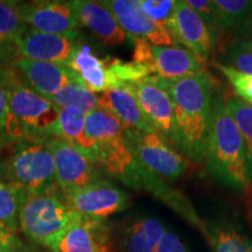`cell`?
I'll use <instances>...</instances> for the list:
<instances>
[{
	"label": "cell",
	"instance_id": "28",
	"mask_svg": "<svg viewBox=\"0 0 252 252\" xmlns=\"http://www.w3.org/2000/svg\"><path fill=\"white\" fill-rule=\"evenodd\" d=\"M214 65L224 75L229 83L231 84L232 89L237 94L238 98L252 105V75L237 71L220 62H215Z\"/></svg>",
	"mask_w": 252,
	"mask_h": 252
},
{
	"label": "cell",
	"instance_id": "16",
	"mask_svg": "<svg viewBox=\"0 0 252 252\" xmlns=\"http://www.w3.org/2000/svg\"><path fill=\"white\" fill-rule=\"evenodd\" d=\"M15 70L24 78V82L41 96L48 97L59 93L72 82H81L80 78L67 65L60 63L33 61L19 58L13 63Z\"/></svg>",
	"mask_w": 252,
	"mask_h": 252
},
{
	"label": "cell",
	"instance_id": "10",
	"mask_svg": "<svg viewBox=\"0 0 252 252\" xmlns=\"http://www.w3.org/2000/svg\"><path fill=\"white\" fill-rule=\"evenodd\" d=\"M55 163L56 185L63 194L102 180L100 171L75 145L60 138L48 140Z\"/></svg>",
	"mask_w": 252,
	"mask_h": 252
},
{
	"label": "cell",
	"instance_id": "37",
	"mask_svg": "<svg viewBox=\"0 0 252 252\" xmlns=\"http://www.w3.org/2000/svg\"><path fill=\"white\" fill-rule=\"evenodd\" d=\"M21 252H33V251H31V250H28V249L26 248V249H25V250H23V251H21Z\"/></svg>",
	"mask_w": 252,
	"mask_h": 252
},
{
	"label": "cell",
	"instance_id": "20",
	"mask_svg": "<svg viewBox=\"0 0 252 252\" xmlns=\"http://www.w3.org/2000/svg\"><path fill=\"white\" fill-rule=\"evenodd\" d=\"M125 128L122 122L111 112L100 108L94 109L87 113L83 141L78 150L88 157L94 145L123 137L125 134Z\"/></svg>",
	"mask_w": 252,
	"mask_h": 252
},
{
	"label": "cell",
	"instance_id": "7",
	"mask_svg": "<svg viewBox=\"0 0 252 252\" xmlns=\"http://www.w3.org/2000/svg\"><path fill=\"white\" fill-rule=\"evenodd\" d=\"M45 247L50 252H116L111 226L104 220L78 214Z\"/></svg>",
	"mask_w": 252,
	"mask_h": 252
},
{
	"label": "cell",
	"instance_id": "3",
	"mask_svg": "<svg viewBox=\"0 0 252 252\" xmlns=\"http://www.w3.org/2000/svg\"><path fill=\"white\" fill-rule=\"evenodd\" d=\"M6 82L9 113L5 134L13 139L31 137L33 140L53 135L59 121V106L32 90L13 69H6Z\"/></svg>",
	"mask_w": 252,
	"mask_h": 252
},
{
	"label": "cell",
	"instance_id": "36",
	"mask_svg": "<svg viewBox=\"0 0 252 252\" xmlns=\"http://www.w3.org/2000/svg\"><path fill=\"white\" fill-rule=\"evenodd\" d=\"M236 43H238V45H241L242 47H244V48H247L252 52V39L239 41V42H236Z\"/></svg>",
	"mask_w": 252,
	"mask_h": 252
},
{
	"label": "cell",
	"instance_id": "18",
	"mask_svg": "<svg viewBox=\"0 0 252 252\" xmlns=\"http://www.w3.org/2000/svg\"><path fill=\"white\" fill-rule=\"evenodd\" d=\"M68 2L81 26L89 28L104 45L113 47L125 42L126 32L100 1L72 0Z\"/></svg>",
	"mask_w": 252,
	"mask_h": 252
},
{
	"label": "cell",
	"instance_id": "31",
	"mask_svg": "<svg viewBox=\"0 0 252 252\" xmlns=\"http://www.w3.org/2000/svg\"><path fill=\"white\" fill-rule=\"evenodd\" d=\"M143 11L158 24L167 26L174 12V0H139Z\"/></svg>",
	"mask_w": 252,
	"mask_h": 252
},
{
	"label": "cell",
	"instance_id": "24",
	"mask_svg": "<svg viewBox=\"0 0 252 252\" xmlns=\"http://www.w3.org/2000/svg\"><path fill=\"white\" fill-rule=\"evenodd\" d=\"M86 117L87 113L77 106L60 108L59 121L53 130V135L69 141L78 149L83 141Z\"/></svg>",
	"mask_w": 252,
	"mask_h": 252
},
{
	"label": "cell",
	"instance_id": "17",
	"mask_svg": "<svg viewBox=\"0 0 252 252\" xmlns=\"http://www.w3.org/2000/svg\"><path fill=\"white\" fill-rule=\"evenodd\" d=\"M111 61L98 58L84 43H75L74 50L64 65L71 69L81 83L90 91L103 94L121 86L111 69Z\"/></svg>",
	"mask_w": 252,
	"mask_h": 252
},
{
	"label": "cell",
	"instance_id": "33",
	"mask_svg": "<svg viewBox=\"0 0 252 252\" xmlns=\"http://www.w3.org/2000/svg\"><path fill=\"white\" fill-rule=\"evenodd\" d=\"M8 113L9 108L7 82H6V69L0 68V133L5 134Z\"/></svg>",
	"mask_w": 252,
	"mask_h": 252
},
{
	"label": "cell",
	"instance_id": "13",
	"mask_svg": "<svg viewBox=\"0 0 252 252\" xmlns=\"http://www.w3.org/2000/svg\"><path fill=\"white\" fill-rule=\"evenodd\" d=\"M125 86H127L134 94L141 111L158 133L167 141L176 145L174 108L168 93L157 84L147 81L146 77Z\"/></svg>",
	"mask_w": 252,
	"mask_h": 252
},
{
	"label": "cell",
	"instance_id": "6",
	"mask_svg": "<svg viewBox=\"0 0 252 252\" xmlns=\"http://www.w3.org/2000/svg\"><path fill=\"white\" fill-rule=\"evenodd\" d=\"M134 45V63L150 69L151 74L163 80H179L206 71L204 61L179 46H154L149 41L131 36Z\"/></svg>",
	"mask_w": 252,
	"mask_h": 252
},
{
	"label": "cell",
	"instance_id": "34",
	"mask_svg": "<svg viewBox=\"0 0 252 252\" xmlns=\"http://www.w3.org/2000/svg\"><path fill=\"white\" fill-rule=\"evenodd\" d=\"M26 247L23 242L0 224V252H21Z\"/></svg>",
	"mask_w": 252,
	"mask_h": 252
},
{
	"label": "cell",
	"instance_id": "21",
	"mask_svg": "<svg viewBox=\"0 0 252 252\" xmlns=\"http://www.w3.org/2000/svg\"><path fill=\"white\" fill-rule=\"evenodd\" d=\"M219 8V28L216 39L220 36L244 34L252 35V1L247 0H215Z\"/></svg>",
	"mask_w": 252,
	"mask_h": 252
},
{
	"label": "cell",
	"instance_id": "9",
	"mask_svg": "<svg viewBox=\"0 0 252 252\" xmlns=\"http://www.w3.org/2000/svg\"><path fill=\"white\" fill-rule=\"evenodd\" d=\"M63 201L78 215L104 220L125 210L130 203V197L116 185L99 180L64 193Z\"/></svg>",
	"mask_w": 252,
	"mask_h": 252
},
{
	"label": "cell",
	"instance_id": "25",
	"mask_svg": "<svg viewBox=\"0 0 252 252\" xmlns=\"http://www.w3.org/2000/svg\"><path fill=\"white\" fill-rule=\"evenodd\" d=\"M50 102L54 103L59 108L63 106H77L88 113L98 108V96L86 88L81 82H72L59 93L48 97Z\"/></svg>",
	"mask_w": 252,
	"mask_h": 252
},
{
	"label": "cell",
	"instance_id": "2",
	"mask_svg": "<svg viewBox=\"0 0 252 252\" xmlns=\"http://www.w3.org/2000/svg\"><path fill=\"white\" fill-rule=\"evenodd\" d=\"M206 160L208 172L226 187L244 190L250 185L243 137L225 97L214 94Z\"/></svg>",
	"mask_w": 252,
	"mask_h": 252
},
{
	"label": "cell",
	"instance_id": "22",
	"mask_svg": "<svg viewBox=\"0 0 252 252\" xmlns=\"http://www.w3.org/2000/svg\"><path fill=\"white\" fill-rule=\"evenodd\" d=\"M165 229L152 217L140 219L126 229L123 247L125 252H156Z\"/></svg>",
	"mask_w": 252,
	"mask_h": 252
},
{
	"label": "cell",
	"instance_id": "1",
	"mask_svg": "<svg viewBox=\"0 0 252 252\" xmlns=\"http://www.w3.org/2000/svg\"><path fill=\"white\" fill-rule=\"evenodd\" d=\"M146 80L162 88L171 96L176 124V145L191 161H202L206 157L212 119V76L204 71L173 81L156 75H150Z\"/></svg>",
	"mask_w": 252,
	"mask_h": 252
},
{
	"label": "cell",
	"instance_id": "12",
	"mask_svg": "<svg viewBox=\"0 0 252 252\" xmlns=\"http://www.w3.org/2000/svg\"><path fill=\"white\" fill-rule=\"evenodd\" d=\"M17 7L25 24L33 30L60 35L78 34L81 25L68 1H17Z\"/></svg>",
	"mask_w": 252,
	"mask_h": 252
},
{
	"label": "cell",
	"instance_id": "5",
	"mask_svg": "<svg viewBox=\"0 0 252 252\" xmlns=\"http://www.w3.org/2000/svg\"><path fill=\"white\" fill-rule=\"evenodd\" d=\"M76 216L55 191L30 194L21 208L19 228L32 242L45 245Z\"/></svg>",
	"mask_w": 252,
	"mask_h": 252
},
{
	"label": "cell",
	"instance_id": "14",
	"mask_svg": "<svg viewBox=\"0 0 252 252\" xmlns=\"http://www.w3.org/2000/svg\"><path fill=\"white\" fill-rule=\"evenodd\" d=\"M100 4L111 12L130 36L140 37L154 46H175L168 30L145 13L139 0H104Z\"/></svg>",
	"mask_w": 252,
	"mask_h": 252
},
{
	"label": "cell",
	"instance_id": "19",
	"mask_svg": "<svg viewBox=\"0 0 252 252\" xmlns=\"http://www.w3.org/2000/svg\"><path fill=\"white\" fill-rule=\"evenodd\" d=\"M98 108L111 112L125 127L139 132L158 133L141 111L134 94L125 84L106 90L98 96Z\"/></svg>",
	"mask_w": 252,
	"mask_h": 252
},
{
	"label": "cell",
	"instance_id": "27",
	"mask_svg": "<svg viewBox=\"0 0 252 252\" xmlns=\"http://www.w3.org/2000/svg\"><path fill=\"white\" fill-rule=\"evenodd\" d=\"M26 30L27 25L20 17L17 1L0 0V41H14Z\"/></svg>",
	"mask_w": 252,
	"mask_h": 252
},
{
	"label": "cell",
	"instance_id": "30",
	"mask_svg": "<svg viewBox=\"0 0 252 252\" xmlns=\"http://www.w3.org/2000/svg\"><path fill=\"white\" fill-rule=\"evenodd\" d=\"M222 64L244 74L252 75V52L235 43L226 49Z\"/></svg>",
	"mask_w": 252,
	"mask_h": 252
},
{
	"label": "cell",
	"instance_id": "8",
	"mask_svg": "<svg viewBox=\"0 0 252 252\" xmlns=\"http://www.w3.org/2000/svg\"><path fill=\"white\" fill-rule=\"evenodd\" d=\"M125 137L137 160L159 178L175 180L186 172L187 161L158 133L125 128Z\"/></svg>",
	"mask_w": 252,
	"mask_h": 252
},
{
	"label": "cell",
	"instance_id": "32",
	"mask_svg": "<svg viewBox=\"0 0 252 252\" xmlns=\"http://www.w3.org/2000/svg\"><path fill=\"white\" fill-rule=\"evenodd\" d=\"M189 7L202 19L216 39L219 28V8L212 0H186Z\"/></svg>",
	"mask_w": 252,
	"mask_h": 252
},
{
	"label": "cell",
	"instance_id": "23",
	"mask_svg": "<svg viewBox=\"0 0 252 252\" xmlns=\"http://www.w3.org/2000/svg\"><path fill=\"white\" fill-rule=\"evenodd\" d=\"M27 194L9 182L0 181V224L17 235L21 208Z\"/></svg>",
	"mask_w": 252,
	"mask_h": 252
},
{
	"label": "cell",
	"instance_id": "35",
	"mask_svg": "<svg viewBox=\"0 0 252 252\" xmlns=\"http://www.w3.org/2000/svg\"><path fill=\"white\" fill-rule=\"evenodd\" d=\"M156 252H188L178 235L172 231H165L158 245Z\"/></svg>",
	"mask_w": 252,
	"mask_h": 252
},
{
	"label": "cell",
	"instance_id": "11",
	"mask_svg": "<svg viewBox=\"0 0 252 252\" xmlns=\"http://www.w3.org/2000/svg\"><path fill=\"white\" fill-rule=\"evenodd\" d=\"M179 45L206 62L214 52L216 39L202 19L189 7L186 0L176 1L174 12L166 26Z\"/></svg>",
	"mask_w": 252,
	"mask_h": 252
},
{
	"label": "cell",
	"instance_id": "4",
	"mask_svg": "<svg viewBox=\"0 0 252 252\" xmlns=\"http://www.w3.org/2000/svg\"><path fill=\"white\" fill-rule=\"evenodd\" d=\"M6 176L9 184L23 189L27 195L54 191L58 185L48 140H32L21 146L8 160Z\"/></svg>",
	"mask_w": 252,
	"mask_h": 252
},
{
	"label": "cell",
	"instance_id": "15",
	"mask_svg": "<svg viewBox=\"0 0 252 252\" xmlns=\"http://www.w3.org/2000/svg\"><path fill=\"white\" fill-rule=\"evenodd\" d=\"M78 34L60 35L39 32L27 27L13 42L21 58L33 61L65 64L74 50Z\"/></svg>",
	"mask_w": 252,
	"mask_h": 252
},
{
	"label": "cell",
	"instance_id": "26",
	"mask_svg": "<svg viewBox=\"0 0 252 252\" xmlns=\"http://www.w3.org/2000/svg\"><path fill=\"white\" fill-rule=\"evenodd\" d=\"M225 100L229 111L231 112L232 118L235 119L243 137L249 179L250 184H252V105L234 96L228 97Z\"/></svg>",
	"mask_w": 252,
	"mask_h": 252
},
{
	"label": "cell",
	"instance_id": "29",
	"mask_svg": "<svg viewBox=\"0 0 252 252\" xmlns=\"http://www.w3.org/2000/svg\"><path fill=\"white\" fill-rule=\"evenodd\" d=\"M214 252H251L247 241L235 230L220 228L213 236Z\"/></svg>",
	"mask_w": 252,
	"mask_h": 252
}]
</instances>
